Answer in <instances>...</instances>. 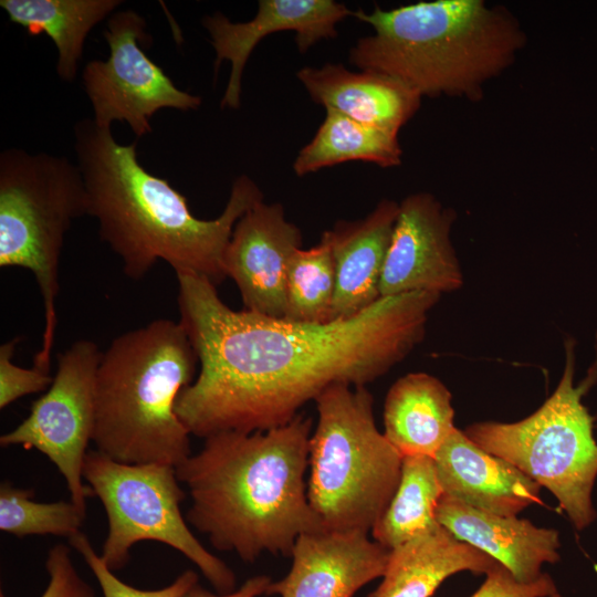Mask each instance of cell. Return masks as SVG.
Wrapping results in <instances>:
<instances>
[{
  "label": "cell",
  "instance_id": "1",
  "mask_svg": "<svg viewBox=\"0 0 597 597\" xmlns=\"http://www.w3.org/2000/svg\"><path fill=\"white\" fill-rule=\"evenodd\" d=\"M179 322L200 371L179 394L175 410L190 434L266 431L334 384L366 386L421 343L432 292L380 297L347 320L291 322L233 311L208 279L176 273Z\"/></svg>",
  "mask_w": 597,
  "mask_h": 597
},
{
  "label": "cell",
  "instance_id": "2",
  "mask_svg": "<svg viewBox=\"0 0 597 597\" xmlns=\"http://www.w3.org/2000/svg\"><path fill=\"white\" fill-rule=\"evenodd\" d=\"M74 151L100 239L119 256L126 276L139 281L160 260L175 271L201 275L216 286L227 279L223 254L241 216L263 200L247 175L232 184L214 219L195 217L187 198L138 161L136 142L118 144L111 126L82 118L73 127Z\"/></svg>",
  "mask_w": 597,
  "mask_h": 597
},
{
  "label": "cell",
  "instance_id": "3",
  "mask_svg": "<svg viewBox=\"0 0 597 597\" xmlns=\"http://www.w3.org/2000/svg\"><path fill=\"white\" fill-rule=\"evenodd\" d=\"M312 427V418L298 413L266 431L205 438L176 468L191 499L188 524L248 563L264 552L291 556L301 534L325 530L305 482Z\"/></svg>",
  "mask_w": 597,
  "mask_h": 597
},
{
  "label": "cell",
  "instance_id": "4",
  "mask_svg": "<svg viewBox=\"0 0 597 597\" xmlns=\"http://www.w3.org/2000/svg\"><path fill=\"white\" fill-rule=\"evenodd\" d=\"M374 33L357 40L348 61L391 76L421 97L478 101L482 86L509 67L526 42L520 22L482 0H436L354 11Z\"/></svg>",
  "mask_w": 597,
  "mask_h": 597
},
{
  "label": "cell",
  "instance_id": "5",
  "mask_svg": "<svg viewBox=\"0 0 597 597\" xmlns=\"http://www.w3.org/2000/svg\"><path fill=\"white\" fill-rule=\"evenodd\" d=\"M198 363L180 322L158 318L115 337L96 374L95 450L123 463L180 465L190 433L175 406Z\"/></svg>",
  "mask_w": 597,
  "mask_h": 597
},
{
  "label": "cell",
  "instance_id": "6",
  "mask_svg": "<svg viewBox=\"0 0 597 597\" xmlns=\"http://www.w3.org/2000/svg\"><path fill=\"white\" fill-rule=\"evenodd\" d=\"M307 499L325 530L371 531L398 486L402 455L379 432L366 386L339 383L316 399Z\"/></svg>",
  "mask_w": 597,
  "mask_h": 597
},
{
  "label": "cell",
  "instance_id": "7",
  "mask_svg": "<svg viewBox=\"0 0 597 597\" xmlns=\"http://www.w3.org/2000/svg\"><path fill=\"white\" fill-rule=\"evenodd\" d=\"M83 216H88V197L77 164L21 148L0 154V266L27 269L35 277L44 329L33 366L45 371L57 325L62 247L73 221Z\"/></svg>",
  "mask_w": 597,
  "mask_h": 597
},
{
  "label": "cell",
  "instance_id": "8",
  "mask_svg": "<svg viewBox=\"0 0 597 597\" xmlns=\"http://www.w3.org/2000/svg\"><path fill=\"white\" fill-rule=\"evenodd\" d=\"M574 343H566L565 366L554 392L528 417L516 422L483 421L464 433L551 491L577 531L597 517L593 489L597 479L595 418L583 402L597 381V362L574 383Z\"/></svg>",
  "mask_w": 597,
  "mask_h": 597
},
{
  "label": "cell",
  "instance_id": "9",
  "mask_svg": "<svg viewBox=\"0 0 597 597\" xmlns=\"http://www.w3.org/2000/svg\"><path fill=\"white\" fill-rule=\"evenodd\" d=\"M83 480L107 516L102 558L113 572L125 567L132 547L143 541L165 544L191 561L219 594L231 593L237 577L193 535L182 516L186 498L176 467L166 463H123L88 450Z\"/></svg>",
  "mask_w": 597,
  "mask_h": 597
},
{
  "label": "cell",
  "instance_id": "10",
  "mask_svg": "<svg viewBox=\"0 0 597 597\" xmlns=\"http://www.w3.org/2000/svg\"><path fill=\"white\" fill-rule=\"evenodd\" d=\"M103 352L78 339L57 356L48 390L33 401L29 416L1 434L0 446H21L46 455L65 480L71 501L86 514L93 495L83 480V464L95 421V383Z\"/></svg>",
  "mask_w": 597,
  "mask_h": 597
},
{
  "label": "cell",
  "instance_id": "11",
  "mask_svg": "<svg viewBox=\"0 0 597 597\" xmlns=\"http://www.w3.org/2000/svg\"><path fill=\"white\" fill-rule=\"evenodd\" d=\"M146 25L132 9L114 12L103 33L108 57L87 62L82 73L93 119L104 126L125 122L137 138L151 132L150 119L158 111H195L202 103L200 96L179 90L143 51Z\"/></svg>",
  "mask_w": 597,
  "mask_h": 597
},
{
  "label": "cell",
  "instance_id": "12",
  "mask_svg": "<svg viewBox=\"0 0 597 597\" xmlns=\"http://www.w3.org/2000/svg\"><path fill=\"white\" fill-rule=\"evenodd\" d=\"M454 220V211L429 192H416L399 202L380 297L420 291L441 295L461 289L463 274L451 241Z\"/></svg>",
  "mask_w": 597,
  "mask_h": 597
},
{
  "label": "cell",
  "instance_id": "13",
  "mask_svg": "<svg viewBox=\"0 0 597 597\" xmlns=\"http://www.w3.org/2000/svg\"><path fill=\"white\" fill-rule=\"evenodd\" d=\"M302 248L300 228L286 220L281 203L259 201L237 221L223 254L244 310L283 318L285 277L293 253Z\"/></svg>",
  "mask_w": 597,
  "mask_h": 597
},
{
  "label": "cell",
  "instance_id": "14",
  "mask_svg": "<svg viewBox=\"0 0 597 597\" xmlns=\"http://www.w3.org/2000/svg\"><path fill=\"white\" fill-rule=\"evenodd\" d=\"M350 15H354V11L334 0H260L254 18L247 22H232L221 12L206 15L201 23L216 52L214 72L223 61L231 64L221 107H240L243 71L263 38L275 32L292 31L298 51L306 52L324 39L336 38L337 24Z\"/></svg>",
  "mask_w": 597,
  "mask_h": 597
},
{
  "label": "cell",
  "instance_id": "15",
  "mask_svg": "<svg viewBox=\"0 0 597 597\" xmlns=\"http://www.w3.org/2000/svg\"><path fill=\"white\" fill-rule=\"evenodd\" d=\"M390 549L363 531L322 530L301 534L292 551V567L265 594L280 597H353L383 577Z\"/></svg>",
  "mask_w": 597,
  "mask_h": 597
},
{
  "label": "cell",
  "instance_id": "16",
  "mask_svg": "<svg viewBox=\"0 0 597 597\" xmlns=\"http://www.w3.org/2000/svg\"><path fill=\"white\" fill-rule=\"evenodd\" d=\"M442 495L471 507L515 516L541 503V485L455 428L433 457Z\"/></svg>",
  "mask_w": 597,
  "mask_h": 597
},
{
  "label": "cell",
  "instance_id": "17",
  "mask_svg": "<svg viewBox=\"0 0 597 597\" xmlns=\"http://www.w3.org/2000/svg\"><path fill=\"white\" fill-rule=\"evenodd\" d=\"M398 212V202L383 199L366 217L339 220L324 232L335 263L332 322L356 316L380 298V279Z\"/></svg>",
  "mask_w": 597,
  "mask_h": 597
},
{
  "label": "cell",
  "instance_id": "18",
  "mask_svg": "<svg viewBox=\"0 0 597 597\" xmlns=\"http://www.w3.org/2000/svg\"><path fill=\"white\" fill-rule=\"evenodd\" d=\"M436 519L458 540L493 557L522 583L536 580L544 563L559 561V533L528 520L484 512L442 495Z\"/></svg>",
  "mask_w": 597,
  "mask_h": 597
},
{
  "label": "cell",
  "instance_id": "19",
  "mask_svg": "<svg viewBox=\"0 0 597 597\" xmlns=\"http://www.w3.org/2000/svg\"><path fill=\"white\" fill-rule=\"evenodd\" d=\"M296 77L325 111L397 135L421 105L417 92L377 72H353L342 64L326 63L302 67Z\"/></svg>",
  "mask_w": 597,
  "mask_h": 597
},
{
  "label": "cell",
  "instance_id": "20",
  "mask_svg": "<svg viewBox=\"0 0 597 597\" xmlns=\"http://www.w3.org/2000/svg\"><path fill=\"white\" fill-rule=\"evenodd\" d=\"M499 565L438 525L390 549L383 580L367 597H431L454 574L486 575Z\"/></svg>",
  "mask_w": 597,
  "mask_h": 597
},
{
  "label": "cell",
  "instance_id": "21",
  "mask_svg": "<svg viewBox=\"0 0 597 597\" xmlns=\"http://www.w3.org/2000/svg\"><path fill=\"white\" fill-rule=\"evenodd\" d=\"M452 396L427 373H410L389 388L384 405V434L402 457H434L455 429Z\"/></svg>",
  "mask_w": 597,
  "mask_h": 597
},
{
  "label": "cell",
  "instance_id": "22",
  "mask_svg": "<svg viewBox=\"0 0 597 597\" xmlns=\"http://www.w3.org/2000/svg\"><path fill=\"white\" fill-rule=\"evenodd\" d=\"M121 0H1L11 22L30 35L46 34L57 51L56 74L73 82L87 34L116 12Z\"/></svg>",
  "mask_w": 597,
  "mask_h": 597
},
{
  "label": "cell",
  "instance_id": "23",
  "mask_svg": "<svg viewBox=\"0 0 597 597\" xmlns=\"http://www.w3.org/2000/svg\"><path fill=\"white\" fill-rule=\"evenodd\" d=\"M398 135L359 123L335 111H326L314 137L297 154V176L347 161H366L389 168L401 164Z\"/></svg>",
  "mask_w": 597,
  "mask_h": 597
},
{
  "label": "cell",
  "instance_id": "24",
  "mask_svg": "<svg viewBox=\"0 0 597 597\" xmlns=\"http://www.w3.org/2000/svg\"><path fill=\"white\" fill-rule=\"evenodd\" d=\"M442 496L434 459L402 457L398 486L387 509L371 528L377 543L392 549L440 525L436 509Z\"/></svg>",
  "mask_w": 597,
  "mask_h": 597
},
{
  "label": "cell",
  "instance_id": "25",
  "mask_svg": "<svg viewBox=\"0 0 597 597\" xmlns=\"http://www.w3.org/2000/svg\"><path fill=\"white\" fill-rule=\"evenodd\" d=\"M335 263L325 233L310 249H297L285 277V314L291 322L331 323L335 295Z\"/></svg>",
  "mask_w": 597,
  "mask_h": 597
},
{
  "label": "cell",
  "instance_id": "26",
  "mask_svg": "<svg viewBox=\"0 0 597 597\" xmlns=\"http://www.w3.org/2000/svg\"><path fill=\"white\" fill-rule=\"evenodd\" d=\"M31 489L8 481L0 485V531L22 538L56 535L71 538L81 532L86 514L72 501L35 502Z\"/></svg>",
  "mask_w": 597,
  "mask_h": 597
},
{
  "label": "cell",
  "instance_id": "27",
  "mask_svg": "<svg viewBox=\"0 0 597 597\" xmlns=\"http://www.w3.org/2000/svg\"><path fill=\"white\" fill-rule=\"evenodd\" d=\"M69 541L95 576L102 589L103 597H182L198 583L197 573L187 569L172 583L163 588L151 590L135 588L115 576L102 556L93 548L86 534L80 532L69 538Z\"/></svg>",
  "mask_w": 597,
  "mask_h": 597
},
{
  "label": "cell",
  "instance_id": "28",
  "mask_svg": "<svg viewBox=\"0 0 597 597\" xmlns=\"http://www.w3.org/2000/svg\"><path fill=\"white\" fill-rule=\"evenodd\" d=\"M19 338L0 346V409H4L21 397L48 390L53 381L49 371L33 366L23 368L13 363Z\"/></svg>",
  "mask_w": 597,
  "mask_h": 597
},
{
  "label": "cell",
  "instance_id": "29",
  "mask_svg": "<svg viewBox=\"0 0 597 597\" xmlns=\"http://www.w3.org/2000/svg\"><path fill=\"white\" fill-rule=\"evenodd\" d=\"M45 569L49 583L41 597H96L80 576L71 558V548L65 544L59 543L50 548Z\"/></svg>",
  "mask_w": 597,
  "mask_h": 597
},
{
  "label": "cell",
  "instance_id": "30",
  "mask_svg": "<svg viewBox=\"0 0 597 597\" xmlns=\"http://www.w3.org/2000/svg\"><path fill=\"white\" fill-rule=\"evenodd\" d=\"M471 597H562L553 578L543 573L531 583L519 582L499 565L486 574L485 580Z\"/></svg>",
  "mask_w": 597,
  "mask_h": 597
},
{
  "label": "cell",
  "instance_id": "31",
  "mask_svg": "<svg viewBox=\"0 0 597 597\" xmlns=\"http://www.w3.org/2000/svg\"><path fill=\"white\" fill-rule=\"evenodd\" d=\"M271 583L269 576L258 575L249 578L239 589L228 594H213L197 583L182 597H258L266 593Z\"/></svg>",
  "mask_w": 597,
  "mask_h": 597
}]
</instances>
